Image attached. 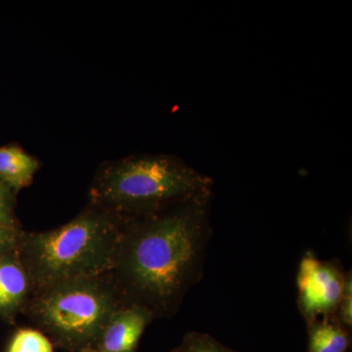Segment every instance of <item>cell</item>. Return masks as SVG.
<instances>
[{
    "label": "cell",
    "instance_id": "8fae6325",
    "mask_svg": "<svg viewBox=\"0 0 352 352\" xmlns=\"http://www.w3.org/2000/svg\"><path fill=\"white\" fill-rule=\"evenodd\" d=\"M170 352H244L235 351L207 333L190 331L185 333L182 342Z\"/></svg>",
    "mask_w": 352,
    "mask_h": 352
},
{
    "label": "cell",
    "instance_id": "4fadbf2b",
    "mask_svg": "<svg viewBox=\"0 0 352 352\" xmlns=\"http://www.w3.org/2000/svg\"><path fill=\"white\" fill-rule=\"evenodd\" d=\"M16 193L3 182H0V224L20 227L15 215Z\"/></svg>",
    "mask_w": 352,
    "mask_h": 352
},
{
    "label": "cell",
    "instance_id": "5bb4252c",
    "mask_svg": "<svg viewBox=\"0 0 352 352\" xmlns=\"http://www.w3.org/2000/svg\"><path fill=\"white\" fill-rule=\"evenodd\" d=\"M23 232L20 227L0 224V256L17 249Z\"/></svg>",
    "mask_w": 352,
    "mask_h": 352
},
{
    "label": "cell",
    "instance_id": "ba28073f",
    "mask_svg": "<svg viewBox=\"0 0 352 352\" xmlns=\"http://www.w3.org/2000/svg\"><path fill=\"white\" fill-rule=\"evenodd\" d=\"M38 168V160L20 146L0 147V182L16 194L32 184Z\"/></svg>",
    "mask_w": 352,
    "mask_h": 352
},
{
    "label": "cell",
    "instance_id": "7a4b0ae2",
    "mask_svg": "<svg viewBox=\"0 0 352 352\" xmlns=\"http://www.w3.org/2000/svg\"><path fill=\"white\" fill-rule=\"evenodd\" d=\"M124 215L88 204L57 228L23 232L18 254L34 289L105 276L112 270L122 236Z\"/></svg>",
    "mask_w": 352,
    "mask_h": 352
},
{
    "label": "cell",
    "instance_id": "277c9868",
    "mask_svg": "<svg viewBox=\"0 0 352 352\" xmlns=\"http://www.w3.org/2000/svg\"><path fill=\"white\" fill-rule=\"evenodd\" d=\"M124 305L105 275L34 289L24 312L55 347L82 352L94 349L113 315Z\"/></svg>",
    "mask_w": 352,
    "mask_h": 352
},
{
    "label": "cell",
    "instance_id": "7c38bea8",
    "mask_svg": "<svg viewBox=\"0 0 352 352\" xmlns=\"http://www.w3.org/2000/svg\"><path fill=\"white\" fill-rule=\"evenodd\" d=\"M335 318L342 327L351 331L352 328V273L346 271L342 287V298L336 311Z\"/></svg>",
    "mask_w": 352,
    "mask_h": 352
},
{
    "label": "cell",
    "instance_id": "52a82bcc",
    "mask_svg": "<svg viewBox=\"0 0 352 352\" xmlns=\"http://www.w3.org/2000/svg\"><path fill=\"white\" fill-rule=\"evenodd\" d=\"M17 249L0 256V315L9 320L24 311L34 292Z\"/></svg>",
    "mask_w": 352,
    "mask_h": 352
},
{
    "label": "cell",
    "instance_id": "3957f363",
    "mask_svg": "<svg viewBox=\"0 0 352 352\" xmlns=\"http://www.w3.org/2000/svg\"><path fill=\"white\" fill-rule=\"evenodd\" d=\"M212 185L210 176L173 155H134L102 164L89 204L124 217L149 214L212 193Z\"/></svg>",
    "mask_w": 352,
    "mask_h": 352
},
{
    "label": "cell",
    "instance_id": "5b68a950",
    "mask_svg": "<svg viewBox=\"0 0 352 352\" xmlns=\"http://www.w3.org/2000/svg\"><path fill=\"white\" fill-rule=\"evenodd\" d=\"M346 271L335 261H321L311 251L303 254L296 274L298 305L307 325L335 316Z\"/></svg>",
    "mask_w": 352,
    "mask_h": 352
},
{
    "label": "cell",
    "instance_id": "30bf717a",
    "mask_svg": "<svg viewBox=\"0 0 352 352\" xmlns=\"http://www.w3.org/2000/svg\"><path fill=\"white\" fill-rule=\"evenodd\" d=\"M54 344L38 329H18L3 352H54Z\"/></svg>",
    "mask_w": 352,
    "mask_h": 352
},
{
    "label": "cell",
    "instance_id": "9a60e30c",
    "mask_svg": "<svg viewBox=\"0 0 352 352\" xmlns=\"http://www.w3.org/2000/svg\"><path fill=\"white\" fill-rule=\"evenodd\" d=\"M82 352H95L94 349H87V351H82Z\"/></svg>",
    "mask_w": 352,
    "mask_h": 352
},
{
    "label": "cell",
    "instance_id": "8992f818",
    "mask_svg": "<svg viewBox=\"0 0 352 352\" xmlns=\"http://www.w3.org/2000/svg\"><path fill=\"white\" fill-rule=\"evenodd\" d=\"M149 310L129 305L120 308L95 342V352H138L141 338L154 321Z\"/></svg>",
    "mask_w": 352,
    "mask_h": 352
},
{
    "label": "cell",
    "instance_id": "6da1fadb",
    "mask_svg": "<svg viewBox=\"0 0 352 352\" xmlns=\"http://www.w3.org/2000/svg\"><path fill=\"white\" fill-rule=\"evenodd\" d=\"M212 193L159 212L124 217L111 281L124 305L170 319L205 272Z\"/></svg>",
    "mask_w": 352,
    "mask_h": 352
},
{
    "label": "cell",
    "instance_id": "9c48e42d",
    "mask_svg": "<svg viewBox=\"0 0 352 352\" xmlns=\"http://www.w3.org/2000/svg\"><path fill=\"white\" fill-rule=\"evenodd\" d=\"M307 333V352H347L351 349V333L335 316L309 324Z\"/></svg>",
    "mask_w": 352,
    "mask_h": 352
}]
</instances>
